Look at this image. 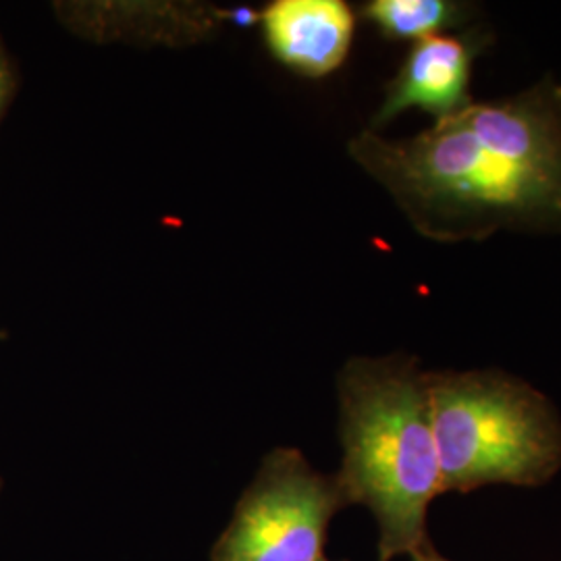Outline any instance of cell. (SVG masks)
I'll return each mask as SVG.
<instances>
[{"mask_svg": "<svg viewBox=\"0 0 561 561\" xmlns=\"http://www.w3.org/2000/svg\"><path fill=\"white\" fill-rule=\"evenodd\" d=\"M337 389L345 500L377 522L379 561L414 558L433 545L426 518L442 495L428 373L408 356L356 358Z\"/></svg>", "mask_w": 561, "mask_h": 561, "instance_id": "cell-1", "label": "cell"}, {"mask_svg": "<svg viewBox=\"0 0 561 561\" xmlns=\"http://www.w3.org/2000/svg\"><path fill=\"white\" fill-rule=\"evenodd\" d=\"M350 150L431 240L481 241L500 229H561L560 185L495 157L460 115L437 121L410 140H385L368 129Z\"/></svg>", "mask_w": 561, "mask_h": 561, "instance_id": "cell-2", "label": "cell"}, {"mask_svg": "<svg viewBox=\"0 0 561 561\" xmlns=\"http://www.w3.org/2000/svg\"><path fill=\"white\" fill-rule=\"evenodd\" d=\"M442 495L489 484L542 486L561 470V414L503 370L428 373Z\"/></svg>", "mask_w": 561, "mask_h": 561, "instance_id": "cell-3", "label": "cell"}, {"mask_svg": "<svg viewBox=\"0 0 561 561\" xmlns=\"http://www.w3.org/2000/svg\"><path fill=\"white\" fill-rule=\"evenodd\" d=\"M345 507L335 474L314 470L298 449L279 447L241 493L210 561H329V526Z\"/></svg>", "mask_w": 561, "mask_h": 561, "instance_id": "cell-4", "label": "cell"}, {"mask_svg": "<svg viewBox=\"0 0 561 561\" xmlns=\"http://www.w3.org/2000/svg\"><path fill=\"white\" fill-rule=\"evenodd\" d=\"M460 119L495 157L561 187V83L547 78L505 101L472 102Z\"/></svg>", "mask_w": 561, "mask_h": 561, "instance_id": "cell-5", "label": "cell"}, {"mask_svg": "<svg viewBox=\"0 0 561 561\" xmlns=\"http://www.w3.org/2000/svg\"><path fill=\"white\" fill-rule=\"evenodd\" d=\"M482 44L484 38L477 32L416 42L398 76L387 85L370 131L410 108L433 115L435 123L463 113L474 102L470 99V73Z\"/></svg>", "mask_w": 561, "mask_h": 561, "instance_id": "cell-6", "label": "cell"}, {"mask_svg": "<svg viewBox=\"0 0 561 561\" xmlns=\"http://www.w3.org/2000/svg\"><path fill=\"white\" fill-rule=\"evenodd\" d=\"M354 13L341 0H279L264 11L273 55L308 78L333 73L354 38Z\"/></svg>", "mask_w": 561, "mask_h": 561, "instance_id": "cell-7", "label": "cell"}, {"mask_svg": "<svg viewBox=\"0 0 561 561\" xmlns=\"http://www.w3.org/2000/svg\"><path fill=\"white\" fill-rule=\"evenodd\" d=\"M472 13L474 7L454 0H373L364 7L382 36L414 44L460 27Z\"/></svg>", "mask_w": 561, "mask_h": 561, "instance_id": "cell-8", "label": "cell"}, {"mask_svg": "<svg viewBox=\"0 0 561 561\" xmlns=\"http://www.w3.org/2000/svg\"><path fill=\"white\" fill-rule=\"evenodd\" d=\"M9 83H11V76H9V69L4 65V60L0 59V108L7 101V94H9Z\"/></svg>", "mask_w": 561, "mask_h": 561, "instance_id": "cell-9", "label": "cell"}, {"mask_svg": "<svg viewBox=\"0 0 561 561\" xmlns=\"http://www.w3.org/2000/svg\"><path fill=\"white\" fill-rule=\"evenodd\" d=\"M410 561H451L447 560V558H443L442 553L437 551V547L435 545H431V547H426L424 551H421L419 556H414V558H410Z\"/></svg>", "mask_w": 561, "mask_h": 561, "instance_id": "cell-10", "label": "cell"}]
</instances>
